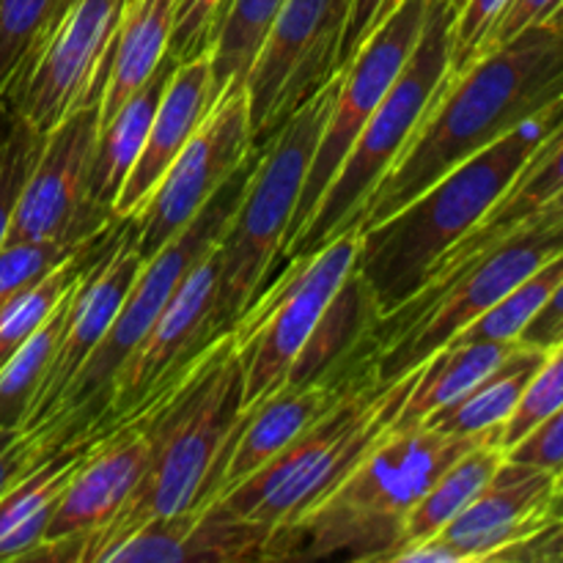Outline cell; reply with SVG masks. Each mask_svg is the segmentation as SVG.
I'll return each instance as SVG.
<instances>
[{
  "instance_id": "cell-1",
  "label": "cell",
  "mask_w": 563,
  "mask_h": 563,
  "mask_svg": "<svg viewBox=\"0 0 563 563\" xmlns=\"http://www.w3.org/2000/svg\"><path fill=\"white\" fill-rule=\"evenodd\" d=\"M242 383L245 357L234 330H229L218 335L163 394L130 416L143 418L146 423L152 460L119 515L102 531L80 542H42L25 555V561L99 563L104 550L130 537L143 522L201 509L209 484L245 416Z\"/></svg>"
},
{
  "instance_id": "cell-2",
  "label": "cell",
  "mask_w": 563,
  "mask_h": 563,
  "mask_svg": "<svg viewBox=\"0 0 563 563\" xmlns=\"http://www.w3.org/2000/svg\"><path fill=\"white\" fill-rule=\"evenodd\" d=\"M563 97V9L526 27L462 75L449 77L421 130L361 212L372 229L421 196L462 159L504 137L520 121Z\"/></svg>"
},
{
  "instance_id": "cell-3",
  "label": "cell",
  "mask_w": 563,
  "mask_h": 563,
  "mask_svg": "<svg viewBox=\"0 0 563 563\" xmlns=\"http://www.w3.org/2000/svg\"><path fill=\"white\" fill-rule=\"evenodd\" d=\"M559 126H563V97L462 159L388 220L361 229L355 269L366 278L379 317L394 313L421 291L440 256L487 218Z\"/></svg>"
},
{
  "instance_id": "cell-4",
  "label": "cell",
  "mask_w": 563,
  "mask_h": 563,
  "mask_svg": "<svg viewBox=\"0 0 563 563\" xmlns=\"http://www.w3.org/2000/svg\"><path fill=\"white\" fill-rule=\"evenodd\" d=\"M418 374L421 366L394 383H379L372 361L328 416L319 418L253 476L209 504L256 526L278 528L295 522L328 498L361 456L394 427Z\"/></svg>"
},
{
  "instance_id": "cell-5",
  "label": "cell",
  "mask_w": 563,
  "mask_h": 563,
  "mask_svg": "<svg viewBox=\"0 0 563 563\" xmlns=\"http://www.w3.org/2000/svg\"><path fill=\"white\" fill-rule=\"evenodd\" d=\"M454 14L456 9L449 0H429L427 20H423V31L416 49L407 58L405 69L396 77L390 91L377 104L372 119L361 130L355 146L350 148L324 196L319 198L308 225L280 253L284 267L297 258L311 256L344 231L357 229L366 201L377 190L379 181L388 176V170L399 163L416 132L421 130L438 93L449 82L451 20H454Z\"/></svg>"
},
{
  "instance_id": "cell-6",
  "label": "cell",
  "mask_w": 563,
  "mask_h": 563,
  "mask_svg": "<svg viewBox=\"0 0 563 563\" xmlns=\"http://www.w3.org/2000/svg\"><path fill=\"white\" fill-rule=\"evenodd\" d=\"M341 75L308 99L258 152V163L247 179L240 207L218 242L220 280L212 313L214 335L234 330L278 262L313 152L341 86Z\"/></svg>"
},
{
  "instance_id": "cell-7",
  "label": "cell",
  "mask_w": 563,
  "mask_h": 563,
  "mask_svg": "<svg viewBox=\"0 0 563 563\" xmlns=\"http://www.w3.org/2000/svg\"><path fill=\"white\" fill-rule=\"evenodd\" d=\"M256 163L258 152L253 148L251 157L231 174V179L225 181L212 198H209V203L196 214V220L187 223L168 245L159 247L152 258L143 262L141 273L132 280L130 291H126L124 302H121L119 317L110 324L108 335L99 341V346L93 350V355L88 357L86 366L80 368L75 383L69 385V390L64 394L58 410H55V418L49 423L64 427L71 438L97 432L99 418H102L104 405H108L110 383H113L115 372H119V366L124 363V357L141 344L143 335H146L148 328L154 324V319L163 313V308L168 306L170 295H174L176 286L181 284L187 269H190L209 247L218 245L225 225H229L236 207H240V198L242 192H245V185L247 179H251Z\"/></svg>"
},
{
  "instance_id": "cell-8",
  "label": "cell",
  "mask_w": 563,
  "mask_h": 563,
  "mask_svg": "<svg viewBox=\"0 0 563 563\" xmlns=\"http://www.w3.org/2000/svg\"><path fill=\"white\" fill-rule=\"evenodd\" d=\"M361 229L330 240L317 253L286 264L247 306L234 324L236 344L245 357L242 410L286 383L297 352L311 335L328 302L355 269Z\"/></svg>"
},
{
  "instance_id": "cell-9",
  "label": "cell",
  "mask_w": 563,
  "mask_h": 563,
  "mask_svg": "<svg viewBox=\"0 0 563 563\" xmlns=\"http://www.w3.org/2000/svg\"><path fill=\"white\" fill-rule=\"evenodd\" d=\"M563 253V207L548 209L462 269L412 328L374 352L379 383H394L443 350L460 330L504 300L517 284Z\"/></svg>"
},
{
  "instance_id": "cell-10",
  "label": "cell",
  "mask_w": 563,
  "mask_h": 563,
  "mask_svg": "<svg viewBox=\"0 0 563 563\" xmlns=\"http://www.w3.org/2000/svg\"><path fill=\"white\" fill-rule=\"evenodd\" d=\"M352 0H286L245 77L253 148L262 152L280 126L339 71Z\"/></svg>"
},
{
  "instance_id": "cell-11",
  "label": "cell",
  "mask_w": 563,
  "mask_h": 563,
  "mask_svg": "<svg viewBox=\"0 0 563 563\" xmlns=\"http://www.w3.org/2000/svg\"><path fill=\"white\" fill-rule=\"evenodd\" d=\"M427 9L429 0H399L396 9L374 27L372 36L363 42V47L357 49L355 58L350 60V66L341 75V86L335 91L328 121H324L322 137H319L317 152H313L311 168H308L306 185L300 190V201H297L295 218H291L289 231H286V242L280 253L306 229L319 198L324 196L333 176L339 174L341 163L346 159L350 148L355 146L361 130L372 119L377 104L385 99V93L390 91L401 69H405L407 58H410L418 38H421Z\"/></svg>"
},
{
  "instance_id": "cell-12",
  "label": "cell",
  "mask_w": 563,
  "mask_h": 563,
  "mask_svg": "<svg viewBox=\"0 0 563 563\" xmlns=\"http://www.w3.org/2000/svg\"><path fill=\"white\" fill-rule=\"evenodd\" d=\"M126 0H75L25 75L0 102L47 135L108 86L115 27Z\"/></svg>"
},
{
  "instance_id": "cell-13",
  "label": "cell",
  "mask_w": 563,
  "mask_h": 563,
  "mask_svg": "<svg viewBox=\"0 0 563 563\" xmlns=\"http://www.w3.org/2000/svg\"><path fill=\"white\" fill-rule=\"evenodd\" d=\"M251 104L245 86L229 88L190 141L185 143L148 201L135 214L137 253L152 258L168 245L187 223L196 220L209 198L231 179L236 168L251 157Z\"/></svg>"
},
{
  "instance_id": "cell-14",
  "label": "cell",
  "mask_w": 563,
  "mask_h": 563,
  "mask_svg": "<svg viewBox=\"0 0 563 563\" xmlns=\"http://www.w3.org/2000/svg\"><path fill=\"white\" fill-rule=\"evenodd\" d=\"M99 121L102 97L75 110L44 135L42 152L22 187L5 242H86L119 220L93 207L88 198Z\"/></svg>"
},
{
  "instance_id": "cell-15",
  "label": "cell",
  "mask_w": 563,
  "mask_h": 563,
  "mask_svg": "<svg viewBox=\"0 0 563 563\" xmlns=\"http://www.w3.org/2000/svg\"><path fill=\"white\" fill-rule=\"evenodd\" d=\"M218 280L220 256L214 245L187 269L168 306L154 319L141 344L124 357L110 383L108 405L97 429L110 432L121 427L132 412L163 394L218 339L212 324Z\"/></svg>"
},
{
  "instance_id": "cell-16",
  "label": "cell",
  "mask_w": 563,
  "mask_h": 563,
  "mask_svg": "<svg viewBox=\"0 0 563 563\" xmlns=\"http://www.w3.org/2000/svg\"><path fill=\"white\" fill-rule=\"evenodd\" d=\"M489 438H451L427 427H390L339 487L317 506L363 517V520L405 522L440 476ZM313 506V509H317Z\"/></svg>"
},
{
  "instance_id": "cell-17",
  "label": "cell",
  "mask_w": 563,
  "mask_h": 563,
  "mask_svg": "<svg viewBox=\"0 0 563 563\" xmlns=\"http://www.w3.org/2000/svg\"><path fill=\"white\" fill-rule=\"evenodd\" d=\"M143 267V256L137 253V223L135 218L119 220L110 234L108 245L102 247L97 262L91 264L82 280L77 284L71 297L69 313H66L64 333H60L55 355L49 361L44 383L38 385L33 405L20 427L36 429L55 418L60 399L75 383L80 368L108 335L110 324L115 322L130 291L132 280Z\"/></svg>"
},
{
  "instance_id": "cell-18",
  "label": "cell",
  "mask_w": 563,
  "mask_h": 563,
  "mask_svg": "<svg viewBox=\"0 0 563 563\" xmlns=\"http://www.w3.org/2000/svg\"><path fill=\"white\" fill-rule=\"evenodd\" d=\"M559 478L526 462L504 460L478 498L438 533V542L456 563L493 561L522 542L548 520Z\"/></svg>"
},
{
  "instance_id": "cell-19",
  "label": "cell",
  "mask_w": 563,
  "mask_h": 563,
  "mask_svg": "<svg viewBox=\"0 0 563 563\" xmlns=\"http://www.w3.org/2000/svg\"><path fill=\"white\" fill-rule=\"evenodd\" d=\"M372 361L374 355H368L346 372L311 385H280L262 401H256L251 410H245L240 432H236L231 449L225 451L212 484H209L207 504L245 482L247 476H253L286 445L295 443L306 429H311L319 418L328 416L350 394V388L361 379V374L366 372Z\"/></svg>"
},
{
  "instance_id": "cell-20",
  "label": "cell",
  "mask_w": 563,
  "mask_h": 563,
  "mask_svg": "<svg viewBox=\"0 0 563 563\" xmlns=\"http://www.w3.org/2000/svg\"><path fill=\"white\" fill-rule=\"evenodd\" d=\"M148 460L152 438L143 418H130L104 434L66 487L44 542H80L102 531L135 493Z\"/></svg>"
},
{
  "instance_id": "cell-21",
  "label": "cell",
  "mask_w": 563,
  "mask_h": 563,
  "mask_svg": "<svg viewBox=\"0 0 563 563\" xmlns=\"http://www.w3.org/2000/svg\"><path fill=\"white\" fill-rule=\"evenodd\" d=\"M212 104V58H209V53L190 60H179L174 66L168 86H165L163 99H159L141 157H137L135 168L130 170L119 196H115V218L126 220L141 212L157 181L163 179V174L176 159V154L185 148L192 132L207 119Z\"/></svg>"
},
{
  "instance_id": "cell-22",
  "label": "cell",
  "mask_w": 563,
  "mask_h": 563,
  "mask_svg": "<svg viewBox=\"0 0 563 563\" xmlns=\"http://www.w3.org/2000/svg\"><path fill=\"white\" fill-rule=\"evenodd\" d=\"M104 434L108 432L97 429L66 440L36 471L0 495V563L25 561V555L44 542V533L66 487Z\"/></svg>"
},
{
  "instance_id": "cell-23",
  "label": "cell",
  "mask_w": 563,
  "mask_h": 563,
  "mask_svg": "<svg viewBox=\"0 0 563 563\" xmlns=\"http://www.w3.org/2000/svg\"><path fill=\"white\" fill-rule=\"evenodd\" d=\"M379 322V308L357 269L346 275L344 284L328 302L311 335L297 352L284 385H311L333 374L346 372L357 361L372 355V330Z\"/></svg>"
},
{
  "instance_id": "cell-24",
  "label": "cell",
  "mask_w": 563,
  "mask_h": 563,
  "mask_svg": "<svg viewBox=\"0 0 563 563\" xmlns=\"http://www.w3.org/2000/svg\"><path fill=\"white\" fill-rule=\"evenodd\" d=\"M174 66L176 60L165 55L157 71L121 104L119 113L99 126L97 152H93L91 174H88V198H91L93 207L113 214L115 196H119L121 185L141 157L159 99H163L165 86L174 75Z\"/></svg>"
},
{
  "instance_id": "cell-25",
  "label": "cell",
  "mask_w": 563,
  "mask_h": 563,
  "mask_svg": "<svg viewBox=\"0 0 563 563\" xmlns=\"http://www.w3.org/2000/svg\"><path fill=\"white\" fill-rule=\"evenodd\" d=\"M176 0H126L110 55L108 86L102 93V121L113 119L121 104L157 71L168 55Z\"/></svg>"
},
{
  "instance_id": "cell-26",
  "label": "cell",
  "mask_w": 563,
  "mask_h": 563,
  "mask_svg": "<svg viewBox=\"0 0 563 563\" xmlns=\"http://www.w3.org/2000/svg\"><path fill=\"white\" fill-rule=\"evenodd\" d=\"M548 352L517 346L500 366H495L478 385H473L462 399L443 410L432 412L421 427L451 438H489L498 443V434L515 412L528 379L537 374Z\"/></svg>"
},
{
  "instance_id": "cell-27",
  "label": "cell",
  "mask_w": 563,
  "mask_h": 563,
  "mask_svg": "<svg viewBox=\"0 0 563 563\" xmlns=\"http://www.w3.org/2000/svg\"><path fill=\"white\" fill-rule=\"evenodd\" d=\"M520 341H473V344H445L429 361L421 363L416 385L407 396L396 429L421 427L432 412L454 405L473 385L482 383L495 366L506 361Z\"/></svg>"
},
{
  "instance_id": "cell-28",
  "label": "cell",
  "mask_w": 563,
  "mask_h": 563,
  "mask_svg": "<svg viewBox=\"0 0 563 563\" xmlns=\"http://www.w3.org/2000/svg\"><path fill=\"white\" fill-rule=\"evenodd\" d=\"M504 460L506 454L498 443H482L462 454L423 495L421 504L405 517V548L438 537L454 517H460L478 498Z\"/></svg>"
},
{
  "instance_id": "cell-29",
  "label": "cell",
  "mask_w": 563,
  "mask_h": 563,
  "mask_svg": "<svg viewBox=\"0 0 563 563\" xmlns=\"http://www.w3.org/2000/svg\"><path fill=\"white\" fill-rule=\"evenodd\" d=\"M119 223V220H115ZM115 223H110L108 229L99 231L91 242H88L82 251H77L75 256L66 258L60 267H55L53 273H47L44 278H38L36 284H31L27 289H22L20 295L11 297L3 308H0V366L53 317L55 308L64 302V297L69 295L77 286V280L91 269V264L97 262L102 247L108 245L110 234H113Z\"/></svg>"
},
{
  "instance_id": "cell-30",
  "label": "cell",
  "mask_w": 563,
  "mask_h": 563,
  "mask_svg": "<svg viewBox=\"0 0 563 563\" xmlns=\"http://www.w3.org/2000/svg\"><path fill=\"white\" fill-rule=\"evenodd\" d=\"M286 0H231L212 42V97L245 86V77Z\"/></svg>"
},
{
  "instance_id": "cell-31",
  "label": "cell",
  "mask_w": 563,
  "mask_h": 563,
  "mask_svg": "<svg viewBox=\"0 0 563 563\" xmlns=\"http://www.w3.org/2000/svg\"><path fill=\"white\" fill-rule=\"evenodd\" d=\"M75 289L64 297V302L55 308L53 317L0 366V429L20 427L25 421L33 396H36L38 385L44 383V374H47L55 346H58L60 333H64L66 313H69Z\"/></svg>"
},
{
  "instance_id": "cell-32",
  "label": "cell",
  "mask_w": 563,
  "mask_h": 563,
  "mask_svg": "<svg viewBox=\"0 0 563 563\" xmlns=\"http://www.w3.org/2000/svg\"><path fill=\"white\" fill-rule=\"evenodd\" d=\"M75 0H0V99L38 55Z\"/></svg>"
},
{
  "instance_id": "cell-33",
  "label": "cell",
  "mask_w": 563,
  "mask_h": 563,
  "mask_svg": "<svg viewBox=\"0 0 563 563\" xmlns=\"http://www.w3.org/2000/svg\"><path fill=\"white\" fill-rule=\"evenodd\" d=\"M563 280V253L550 258L544 267L528 275L522 284H517L504 300L495 302L493 308L473 319L465 330L454 335L449 344H473V341H517L522 330L528 328L533 317L548 306L553 291Z\"/></svg>"
},
{
  "instance_id": "cell-34",
  "label": "cell",
  "mask_w": 563,
  "mask_h": 563,
  "mask_svg": "<svg viewBox=\"0 0 563 563\" xmlns=\"http://www.w3.org/2000/svg\"><path fill=\"white\" fill-rule=\"evenodd\" d=\"M273 528L236 520L214 504L201 506L187 537L185 561H264Z\"/></svg>"
},
{
  "instance_id": "cell-35",
  "label": "cell",
  "mask_w": 563,
  "mask_h": 563,
  "mask_svg": "<svg viewBox=\"0 0 563 563\" xmlns=\"http://www.w3.org/2000/svg\"><path fill=\"white\" fill-rule=\"evenodd\" d=\"M42 132L33 130L14 108L0 102V247L9 236L16 201L42 152Z\"/></svg>"
},
{
  "instance_id": "cell-36",
  "label": "cell",
  "mask_w": 563,
  "mask_h": 563,
  "mask_svg": "<svg viewBox=\"0 0 563 563\" xmlns=\"http://www.w3.org/2000/svg\"><path fill=\"white\" fill-rule=\"evenodd\" d=\"M201 509H187L174 517H157L104 550L99 563H185L187 537Z\"/></svg>"
},
{
  "instance_id": "cell-37",
  "label": "cell",
  "mask_w": 563,
  "mask_h": 563,
  "mask_svg": "<svg viewBox=\"0 0 563 563\" xmlns=\"http://www.w3.org/2000/svg\"><path fill=\"white\" fill-rule=\"evenodd\" d=\"M559 407H563V344L548 352L537 374L528 379L515 412L500 429L498 445L504 449V454L511 445L520 443L528 432H533L539 423L548 421Z\"/></svg>"
},
{
  "instance_id": "cell-38",
  "label": "cell",
  "mask_w": 563,
  "mask_h": 563,
  "mask_svg": "<svg viewBox=\"0 0 563 563\" xmlns=\"http://www.w3.org/2000/svg\"><path fill=\"white\" fill-rule=\"evenodd\" d=\"M91 240H86V242H64V240L5 242V245L0 247V308H3L11 297L20 295L22 289H27L31 284H36L38 278H44L47 273H53L55 267H60L66 258H71L77 251H82V247H86Z\"/></svg>"
},
{
  "instance_id": "cell-39",
  "label": "cell",
  "mask_w": 563,
  "mask_h": 563,
  "mask_svg": "<svg viewBox=\"0 0 563 563\" xmlns=\"http://www.w3.org/2000/svg\"><path fill=\"white\" fill-rule=\"evenodd\" d=\"M66 440L71 438L58 423H44L36 429H0V495L9 493L31 471H36Z\"/></svg>"
},
{
  "instance_id": "cell-40",
  "label": "cell",
  "mask_w": 563,
  "mask_h": 563,
  "mask_svg": "<svg viewBox=\"0 0 563 563\" xmlns=\"http://www.w3.org/2000/svg\"><path fill=\"white\" fill-rule=\"evenodd\" d=\"M509 3L511 0H462L451 20V77L462 75L487 53L489 38Z\"/></svg>"
},
{
  "instance_id": "cell-41",
  "label": "cell",
  "mask_w": 563,
  "mask_h": 563,
  "mask_svg": "<svg viewBox=\"0 0 563 563\" xmlns=\"http://www.w3.org/2000/svg\"><path fill=\"white\" fill-rule=\"evenodd\" d=\"M231 0H176L168 55L179 60L212 53L214 33Z\"/></svg>"
},
{
  "instance_id": "cell-42",
  "label": "cell",
  "mask_w": 563,
  "mask_h": 563,
  "mask_svg": "<svg viewBox=\"0 0 563 563\" xmlns=\"http://www.w3.org/2000/svg\"><path fill=\"white\" fill-rule=\"evenodd\" d=\"M506 460L526 462V465H537L542 471L553 473L555 478L563 476V407L553 412L548 421L539 423L533 432L517 445L506 451Z\"/></svg>"
},
{
  "instance_id": "cell-43",
  "label": "cell",
  "mask_w": 563,
  "mask_h": 563,
  "mask_svg": "<svg viewBox=\"0 0 563 563\" xmlns=\"http://www.w3.org/2000/svg\"><path fill=\"white\" fill-rule=\"evenodd\" d=\"M396 3H399V0H352L344 38H341L339 49V71H344L346 66H350V60L355 58V53L363 47V42H366L374 33V27L396 9Z\"/></svg>"
},
{
  "instance_id": "cell-44",
  "label": "cell",
  "mask_w": 563,
  "mask_h": 563,
  "mask_svg": "<svg viewBox=\"0 0 563 563\" xmlns=\"http://www.w3.org/2000/svg\"><path fill=\"white\" fill-rule=\"evenodd\" d=\"M493 561L504 563H563V517L550 520L522 542L511 544Z\"/></svg>"
},
{
  "instance_id": "cell-45",
  "label": "cell",
  "mask_w": 563,
  "mask_h": 563,
  "mask_svg": "<svg viewBox=\"0 0 563 563\" xmlns=\"http://www.w3.org/2000/svg\"><path fill=\"white\" fill-rule=\"evenodd\" d=\"M561 9H563V0H511L506 14L500 16L498 27H495L493 38H489L487 53H493L495 47H500V44H506L509 38H515L517 33H522L526 27H533L539 25V22L553 20Z\"/></svg>"
},
{
  "instance_id": "cell-46",
  "label": "cell",
  "mask_w": 563,
  "mask_h": 563,
  "mask_svg": "<svg viewBox=\"0 0 563 563\" xmlns=\"http://www.w3.org/2000/svg\"><path fill=\"white\" fill-rule=\"evenodd\" d=\"M517 341L522 346H531V350L542 352H550L563 344V280L548 300V306L528 322V328L522 330Z\"/></svg>"
},
{
  "instance_id": "cell-47",
  "label": "cell",
  "mask_w": 563,
  "mask_h": 563,
  "mask_svg": "<svg viewBox=\"0 0 563 563\" xmlns=\"http://www.w3.org/2000/svg\"><path fill=\"white\" fill-rule=\"evenodd\" d=\"M559 517H563V484L555 489L553 500H550V509H548V520H559Z\"/></svg>"
},
{
  "instance_id": "cell-48",
  "label": "cell",
  "mask_w": 563,
  "mask_h": 563,
  "mask_svg": "<svg viewBox=\"0 0 563 563\" xmlns=\"http://www.w3.org/2000/svg\"><path fill=\"white\" fill-rule=\"evenodd\" d=\"M449 3L454 5V9H460V3H462V0H449Z\"/></svg>"
},
{
  "instance_id": "cell-49",
  "label": "cell",
  "mask_w": 563,
  "mask_h": 563,
  "mask_svg": "<svg viewBox=\"0 0 563 563\" xmlns=\"http://www.w3.org/2000/svg\"><path fill=\"white\" fill-rule=\"evenodd\" d=\"M555 203H559V207H563V192H561V196H559V201H555Z\"/></svg>"
},
{
  "instance_id": "cell-50",
  "label": "cell",
  "mask_w": 563,
  "mask_h": 563,
  "mask_svg": "<svg viewBox=\"0 0 563 563\" xmlns=\"http://www.w3.org/2000/svg\"><path fill=\"white\" fill-rule=\"evenodd\" d=\"M561 484H563V476H561V478H559V487H561Z\"/></svg>"
}]
</instances>
